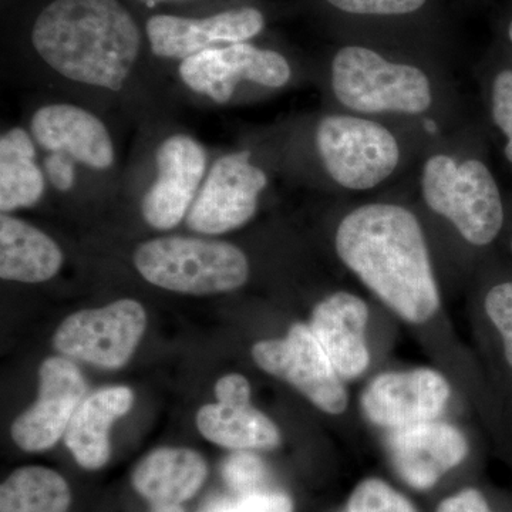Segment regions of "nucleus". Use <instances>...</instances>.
<instances>
[{
	"label": "nucleus",
	"instance_id": "473e14b6",
	"mask_svg": "<svg viewBox=\"0 0 512 512\" xmlns=\"http://www.w3.org/2000/svg\"><path fill=\"white\" fill-rule=\"evenodd\" d=\"M137 2L143 3V5H146L147 8H154V6H157L158 3H164V2H173V0H137Z\"/></svg>",
	"mask_w": 512,
	"mask_h": 512
},
{
	"label": "nucleus",
	"instance_id": "20e7f679",
	"mask_svg": "<svg viewBox=\"0 0 512 512\" xmlns=\"http://www.w3.org/2000/svg\"><path fill=\"white\" fill-rule=\"evenodd\" d=\"M212 153L175 119L137 128L114 208L131 211L144 228L170 232L187 220Z\"/></svg>",
	"mask_w": 512,
	"mask_h": 512
},
{
	"label": "nucleus",
	"instance_id": "72a5a7b5",
	"mask_svg": "<svg viewBox=\"0 0 512 512\" xmlns=\"http://www.w3.org/2000/svg\"><path fill=\"white\" fill-rule=\"evenodd\" d=\"M508 35H510V39H511V42H512V22H511V25H510V29H508Z\"/></svg>",
	"mask_w": 512,
	"mask_h": 512
},
{
	"label": "nucleus",
	"instance_id": "cd10ccee",
	"mask_svg": "<svg viewBox=\"0 0 512 512\" xmlns=\"http://www.w3.org/2000/svg\"><path fill=\"white\" fill-rule=\"evenodd\" d=\"M342 12L353 15H407L416 12L426 0H326Z\"/></svg>",
	"mask_w": 512,
	"mask_h": 512
},
{
	"label": "nucleus",
	"instance_id": "f257e3e1",
	"mask_svg": "<svg viewBox=\"0 0 512 512\" xmlns=\"http://www.w3.org/2000/svg\"><path fill=\"white\" fill-rule=\"evenodd\" d=\"M23 82L137 128L175 119L170 77L120 0H49L29 23Z\"/></svg>",
	"mask_w": 512,
	"mask_h": 512
},
{
	"label": "nucleus",
	"instance_id": "f03ea898",
	"mask_svg": "<svg viewBox=\"0 0 512 512\" xmlns=\"http://www.w3.org/2000/svg\"><path fill=\"white\" fill-rule=\"evenodd\" d=\"M336 252L400 318L424 323L439 311L429 249L413 212L394 204L356 208L340 222Z\"/></svg>",
	"mask_w": 512,
	"mask_h": 512
},
{
	"label": "nucleus",
	"instance_id": "ddd939ff",
	"mask_svg": "<svg viewBox=\"0 0 512 512\" xmlns=\"http://www.w3.org/2000/svg\"><path fill=\"white\" fill-rule=\"evenodd\" d=\"M256 366L292 384L322 412L342 414L348 393L309 326L295 323L284 339L262 340L252 348Z\"/></svg>",
	"mask_w": 512,
	"mask_h": 512
},
{
	"label": "nucleus",
	"instance_id": "aec40b11",
	"mask_svg": "<svg viewBox=\"0 0 512 512\" xmlns=\"http://www.w3.org/2000/svg\"><path fill=\"white\" fill-rule=\"evenodd\" d=\"M49 201V185L32 134L25 124L0 134V214L35 210Z\"/></svg>",
	"mask_w": 512,
	"mask_h": 512
},
{
	"label": "nucleus",
	"instance_id": "9b49d317",
	"mask_svg": "<svg viewBox=\"0 0 512 512\" xmlns=\"http://www.w3.org/2000/svg\"><path fill=\"white\" fill-rule=\"evenodd\" d=\"M146 328L144 306L123 298L67 316L53 336V348L64 357L117 370L133 357Z\"/></svg>",
	"mask_w": 512,
	"mask_h": 512
},
{
	"label": "nucleus",
	"instance_id": "0eeeda50",
	"mask_svg": "<svg viewBox=\"0 0 512 512\" xmlns=\"http://www.w3.org/2000/svg\"><path fill=\"white\" fill-rule=\"evenodd\" d=\"M421 188L427 207L453 222L470 244L484 247L500 234L503 200L493 174L480 160L457 164L437 154L424 165Z\"/></svg>",
	"mask_w": 512,
	"mask_h": 512
},
{
	"label": "nucleus",
	"instance_id": "a211bd4d",
	"mask_svg": "<svg viewBox=\"0 0 512 512\" xmlns=\"http://www.w3.org/2000/svg\"><path fill=\"white\" fill-rule=\"evenodd\" d=\"M367 319L366 303L348 292L333 293L313 309L309 328L342 379H356L369 366Z\"/></svg>",
	"mask_w": 512,
	"mask_h": 512
},
{
	"label": "nucleus",
	"instance_id": "c85d7f7f",
	"mask_svg": "<svg viewBox=\"0 0 512 512\" xmlns=\"http://www.w3.org/2000/svg\"><path fill=\"white\" fill-rule=\"evenodd\" d=\"M235 508L237 512H293V503L286 494L261 491L239 498Z\"/></svg>",
	"mask_w": 512,
	"mask_h": 512
},
{
	"label": "nucleus",
	"instance_id": "bb28decb",
	"mask_svg": "<svg viewBox=\"0 0 512 512\" xmlns=\"http://www.w3.org/2000/svg\"><path fill=\"white\" fill-rule=\"evenodd\" d=\"M493 119L507 137L505 157L512 163V70H503L494 79Z\"/></svg>",
	"mask_w": 512,
	"mask_h": 512
},
{
	"label": "nucleus",
	"instance_id": "393cba45",
	"mask_svg": "<svg viewBox=\"0 0 512 512\" xmlns=\"http://www.w3.org/2000/svg\"><path fill=\"white\" fill-rule=\"evenodd\" d=\"M225 483L241 497L261 493L268 481V468L261 457L249 451H238L225 460L222 466Z\"/></svg>",
	"mask_w": 512,
	"mask_h": 512
},
{
	"label": "nucleus",
	"instance_id": "7ed1b4c3",
	"mask_svg": "<svg viewBox=\"0 0 512 512\" xmlns=\"http://www.w3.org/2000/svg\"><path fill=\"white\" fill-rule=\"evenodd\" d=\"M45 170L49 201L111 208L123 174L110 116L82 101L39 92L23 113Z\"/></svg>",
	"mask_w": 512,
	"mask_h": 512
},
{
	"label": "nucleus",
	"instance_id": "2f4dec72",
	"mask_svg": "<svg viewBox=\"0 0 512 512\" xmlns=\"http://www.w3.org/2000/svg\"><path fill=\"white\" fill-rule=\"evenodd\" d=\"M153 512H185L181 504H157L153 505Z\"/></svg>",
	"mask_w": 512,
	"mask_h": 512
},
{
	"label": "nucleus",
	"instance_id": "dca6fc26",
	"mask_svg": "<svg viewBox=\"0 0 512 512\" xmlns=\"http://www.w3.org/2000/svg\"><path fill=\"white\" fill-rule=\"evenodd\" d=\"M218 403L205 404L197 413L202 436L229 450H272L281 444L274 421L251 404L247 377L231 373L215 383Z\"/></svg>",
	"mask_w": 512,
	"mask_h": 512
},
{
	"label": "nucleus",
	"instance_id": "6e6552de",
	"mask_svg": "<svg viewBox=\"0 0 512 512\" xmlns=\"http://www.w3.org/2000/svg\"><path fill=\"white\" fill-rule=\"evenodd\" d=\"M336 99L359 113L420 114L431 106L429 77L419 67L392 63L360 46L340 49L332 62Z\"/></svg>",
	"mask_w": 512,
	"mask_h": 512
},
{
	"label": "nucleus",
	"instance_id": "39448f33",
	"mask_svg": "<svg viewBox=\"0 0 512 512\" xmlns=\"http://www.w3.org/2000/svg\"><path fill=\"white\" fill-rule=\"evenodd\" d=\"M130 262L147 284L184 295L234 292L251 276V262L239 245L194 232L144 239Z\"/></svg>",
	"mask_w": 512,
	"mask_h": 512
},
{
	"label": "nucleus",
	"instance_id": "7c9ffc66",
	"mask_svg": "<svg viewBox=\"0 0 512 512\" xmlns=\"http://www.w3.org/2000/svg\"><path fill=\"white\" fill-rule=\"evenodd\" d=\"M205 512H237V508H235L234 503L224 500L210 505Z\"/></svg>",
	"mask_w": 512,
	"mask_h": 512
},
{
	"label": "nucleus",
	"instance_id": "423d86ee",
	"mask_svg": "<svg viewBox=\"0 0 512 512\" xmlns=\"http://www.w3.org/2000/svg\"><path fill=\"white\" fill-rule=\"evenodd\" d=\"M175 99L228 107L252 90H281L292 82V64L281 52L251 42L205 50L168 70Z\"/></svg>",
	"mask_w": 512,
	"mask_h": 512
},
{
	"label": "nucleus",
	"instance_id": "f704fd0d",
	"mask_svg": "<svg viewBox=\"0 0 512 512\" xmlns=\"http://www.w3.org/2000/svg\"><path fill=\"white\" fill-rule=\"evenodd\" d=\"M511 249H512V242H511Z\"/></svg>",
	"mask_w": 512,
	"mask_h": 512
},
{
	"label": "nucleus",
	"instance_id": "1a4fd4ad",
	"mask_svg": "<svg viewBox=\"0 0 512 512\" xmlns=\"http://www.w3.org/2000/svg\"><path fill=\"white\" fill-rule=\"evenodd\" d=\"M269 184L248 147L212 153L210 167L184 225L194 234L222 237L245 227Z\"/></svg>",
	"mask_w": 512,
	"mask_h": 512
},
{
	"label": "nucleus",
	"instance_id": "9d476101",
	"mask_svg": "<svg viewBox=\"0 0 512 512\" xmlns=\"http://www.w3.org/2000/svg\"><path fill=\"white\" fill-rule=\"evenodd\" d=\"M313 143L326 174L348 190L375 188L394 173L400 160L393 134L360 117H323L313 131Z\"/></svg>",
	"mask_w": 512,
	"mask_h": 512
},
{
	"label": "nucleus",
	"instance_id": "4468645a",
	"mask_svg": "<svg viewBox=\"0 0 512 512\" xmlns=\"http://www.w3.org/2000/svg\"><path fill=\"white\" fill-rule=\"evenodd\" d=\"M87 386L79 367L63 356L47 357L39 369V396L13 421L12 439L29 453L49 450L62 439Z\"/></svg>",
	"mask_w": 512,
	"mask_h": 512
},
{
	"label": "nucleus",
	"instance_id": "c756f323",
	"mask_svg": "<svg viewBox=\"0 0 512 512\" xmlns=\"http://www.w3.org/2000/svg\"><path fill=\"white\" fill-rule=\"evenodd\" d=\"M437 512H490V508L480 491L468 488L446 498L437 508Z\"/></svg>",
	"mask_w": 512,
	"mask_h": 512
},
{
	"label": "nucleus",
	"instance_id": "b1692460",
	"mask_svg": "<svg viewBox=\"0 0 512 512\" xmlns=\"http://www.w3.org/2000/svg\"><path fill=\"white\" fill-rule=\"evenodd\" d=\"M348 512H417L410 501L377 478L362 481L348 503Z\"/></svg>",
	"mask_w": 512,
	"mask_h": 512
},
{
	"label": "nucleus",
	"instance_id": "f8f14e48",
	"mask_svg": "<svg viewBox=\"0 0 512 512\" xmlns=\"http://www.w3.org/2000/svg\"><path fill=\"white\" fill-rule=\"evenodd\" d=\"M264 28V13L252 6L205 16L154 13L144 22L151 56L167 74L174 64L205 50L251 42Z\"/></svg>",
	"mask_w": 512,
	"mask_h": 512
},
{
	"label": "nucleus",
	"instance_id": "a878e982",
	"mask_svg": "<svg viewBox=\"0 0 512 512\" xmlns=\"http://www.w3.org/2000/svg\"><path fill=\"white\" fill-rule=\"evenodd\" d=\"M485 312L503 336L505 357L512 367V282L494 286L488 292Z\"/></svg>",
	"mask_w": 512,
	"mask_h": 512
},
{
	"label": "nucleus",
	"instance_id": "4be33fe9",
	"mask_svg": "<svg viewBox=\"0 0 512 512\" xmlns=\"http://www.w3.org/2000/svg\"><path fill=\"white\" fill-rule=\"evenodd\" d=\"M208 467L197 451L165 447L154 450L134 470V488L151 504H183L198 493Z\"/></svg>",
	"mask_w": 512,
	"mask_h": 512
},
{
	"label": "nucleus",
	"instance_id": "412c9836",
	"mask_svg": "<svg viewBox=\"0 0 512 512\" xmlns=\"http://www.w3.org/2000/svg\"><path fill=\"white\" fill-rule=\"evenodd\" d=\"M133 403L134 394L127 386H113L97 390L79 404L64 443L80 467L100 470L109 463L111 426L130 412Z\"/></svg>",
	"mask_w": 512,
	"mask_h": 512
},
{
	"label": "nucleus",
	"instance_id": "2eb2a0df",
	"mask_svg": "<svg viewBox=\"0 0 512 512\" xmlns=\"http://www.w3.org/2000/svg\"><path fill=\"white\" fill-rule=\"evenodd\" d=\"M448 397L446 377L421 367L377 376L363 393L362 409L377 426L400 429L437 419Z\"/></svg>",
	"mask_w": 512,
	"mask_h": 512
},
{
	"label": "nucleus",
	"instance_id": "5701e85b",
	"mask_svg": "<svg viewBox=\"0 0 512 512\" xmlns=\"http://www.w3.org/2000/svg\"><path fill=\"white\" fill-rule=\"evenodd\" d=\"M69 484L50 468H18L0 485V512H67Z\"/></svg>",
	"mask_w": 512,
	"mask_h": 512
},
{
	"label": "nucleus",
	"instance_id": "6ab92c4d",
	"mask_svg": "<svg viewBox=\"0 0 512 512\" xmlns=\"http://www.w3.org/2000/svg\"><path fill=\"white\" fill-rule=\"evenodd\" d=\"M64 265V251L52 235L18 214H0V278L16 284L52 281Z\"/></svg>",
	"mask_w": 512,
	"mask_h": 512
},
{
	"label": "nucleus",
	"instance_id": "f3484780",
	"mask_svg": "<svg viewBox=\"0 0 512 512\" xmlns=\"http://www.w3.org/2000/svg\"><path fill=\"white\" fill-rule=\"evenodd\" d=\"M387 450L397 474L410 487L427 490L466 458L468 444L456 427L427 421L390 431Z\"/></svg>",
	"mask_w": 512,
	"mask_h": 512
}]
</instances>
